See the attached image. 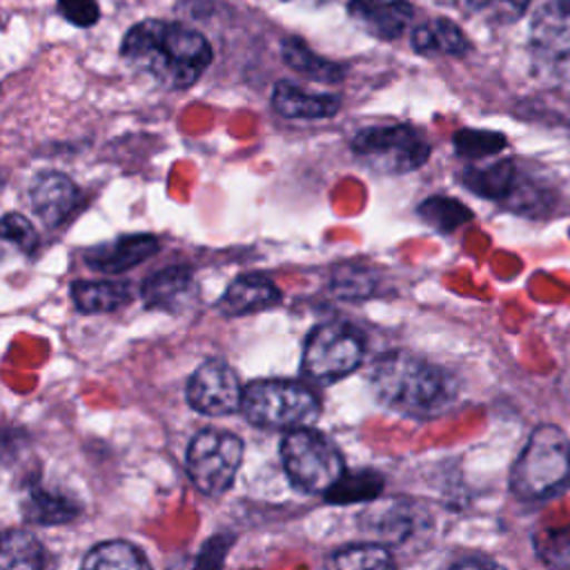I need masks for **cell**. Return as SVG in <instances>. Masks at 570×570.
<instances>
[{
	"mask_svg": "<svg viewBox=\"0 0 570 570\" xmlns=\"http://www.w3.org/2000/svg\"><path fill=\"white\" fill-rule=\"evenodd\" d=\"M454 147L459 156L465 158H481L494 154L505 147V138L497 131H481V129H461L454 134Z\"/></svg>",
	"mask_w": 570,
	"mask_h": 570,
	"instance_id": "f1b7e54d",
	"label": "cell"
},
{
	"mask_svg": "<svg viewBox=\"0 0 570 570\" xmlns=\"http://www.w3.org/2000/svg\"><path fill=\"white\" fill-rule=\"evenodd\" d=\"M532 546L550 570H570V525L537 530Z\"/></svg>",
	"mask_w": 570,
	"mask_h": 570,
	"instance_id": "4316f807",
	"label": "cell"
},
{
	"mask_svg": "<svg viewBox=\"0 0 570 570\" xmlns=\"http://www.w3.org/2000/svg\"><path fill=\"white\" fill-rule=\"evenodd\" d=\"M58 11L76 27H91L100 18L96 0H58Z\"/></svg>",
	"mask_w": 570,
	"mask_h": 570,
	"instance_id": "1f68e13d",
	"label": "cell"
},
{
	"mask_svg": "<svg viewBox=\"0 0 570 570\" xmlns=\"http://www.w3.org/2000/svg\"><path fill=\"white\" fill-rule=\"evenodd\" d=\"M365 356L363 334L341 321L316 325L303 345L301 372L314 383H334L354 372Z\"/></svg>",
	"mask_w": 570,
	"mask_h": 570,
	"instance_id": "5b68a950",
	"label": "cell"
},
{
	"mask_svg": "<svg viewBox=\"0 0 570 570\" xmlns=\"http://www.w3.org/2000/svg\"><path fill=\"white\" fill-rule=\"evenodd\" d=\"M80 570H151V566L134 543L114 539L94 546L85 554Z\"/></svg>",
	"mask_w": 570,
	"mask_h": 570,
	"instance_id": "ffe728a7",
	"label": "cell"
},
{
	"mask_svg": "<svg viewBox=\"0 0 570 570\" xmlns=\"http://www.w3.org/2000/svg\"><path fill=\"white\" fill-rule=\"evenodd\" d=\"M191 292H194V278H191V269L185 265L165 267L151 274L140 287L142 303L151 309H165V312L180 309L191 296Z\"/></svg>",
	"mask_w": 570,
	"mask_h": 570,
	"instance_id": "2e32d148",
	"label": "cell"
},
{
	"mask_svg": "<svg viewBox=\"0 0 570 570\" xmlns=\"http://www.w3.org/2000/svg\"><path fill=\"white\" fill-rule=\"evenodd\" d=\"M281 289L265 276L245 274L232 281L225 294L218 298V309L225 316H245L281 303Z\"/></svg>",
	"mask_w": 570,
	"mask_h": 570,
	"instance_id": "4fadbf2b",
	"label": "cell"
},
{
	"mask_svg": "<svg viewBox=\"0 0 570 570\" xmlns=\"http://www.w3.org/2000/svg\"><path fill=\"white\" fill-rule=\"evenodd\" d=\"M354 154L372 169L403 174L430 158V145L410 125H372L356 131Z\"/></svg>",
	"mask_w": 570,
	"mask_h": 570,
	"instance_id": "52a82bcc",
	"label": "cell"
},
{
	"mask_svg": "<svg viewBox=\"0 0 570 570\" xmlns=\"http://www.w3.org/2000/svg\"><path fill=\"white\" fill-rule=\"evenodd\" d=\"M334 292L341 298H358V296H370L372 285L370 276L363 274H350V276H336L334 278Z\"/></svg>",
	"mask_w": 570,
	"mask_h": 570,
	"instance_id": "d6a6232c",
	"label": "cell"
},
{
	"mask_svg": "<svg viewBox=\"0 0 570 570\" xmlns=\"http://www.w3.org/2000/svg\"><path fill=\"white\" fill-rule=\"evenodd\" d=\"M22 512H24V519L31 523L58 525L76 519L80 512V505L73 499H67L62 494H56L42 488H31L22 503Z\"/></svg>",
	"mask_w": 570,
	"mask_h": 570,
	"instance_id": "44dd1931",
	"label": "cell"
},
{
	"mask_svg": "<svg viewBox=\"0 0 570 570\" xmlns=\"http://www.w3.org/2000/svg\"><path fill=\"white\" fill-rule=\"evenodd\" d=\"M325 570H396L392 554L379 543H352L334 550Z\"/></svg>",
	"mask_w": 570,
	"mask_h": 570,
	"instance_id": "cb8c5ba5",
	"label": "cell"
},
{
	"mask_svg": "<svg viewBox=\"0 0 570 570\" xmlns=\"http://www.w3.org/2000/svg\"><path fill=\"white\" fill-rule=\"evenodd\" d=\"M370 383L385 407L407 416H430L450 399L448 376L407 352L381 354L372 365Z\"/></svg>",
	"mask_w": 570,
	"mask_h": 570,
	"instance_id": "7a4b0ae2",
	"label": "cell"
},
{
	"mask_svg": "<svg viewBox=\"0 0 570 570\" xmlns=\"http://www.w3.org/2000/svg\"><path fill=\"white\" fill-rule=\"evenodd\" d=\"M383 490V476L374 470H358V472H345L323 497L327 503H356V501H370L379 497Z\"/></svg>",
	"mask_w": 570,
	"mask_h": 570,
	"instance_id": "d4e9b609",
	"label": "cell"
},
{
	"mask_svg": "<svg viewBox=\"0 0 570 570\" xmlns=\"http://www.w3.org/2000/svg\"><path fill=\"white\" fill-rule=\"evenodd\" d=\"M530 0H465V7L472 16L490 24H510L519 20Z\"/></svg>",
	"mask_w": 570,
	"mask_h": 570,
	"instance_id": "83f0119b",
	"label": "cell"
},
{
	"mask_svg": "<svg viewBox=\"0 0 570 570\" xmlns=\"http://www.w3.org/2000/svg\"><path fill=\"white\" fill-rule=\"evenodd\" d=\"M80 200V189L76 187V183L53 169H45L40 174H36V178L31 180L29 187V203L33 214L47 225V227H56L60 225L71 209L78 205Z\"/></svg>",
	"mask_w": 570,
	"mask_h": 570,
	"instance_id": "30bf717a",
	"label": "cell"
},
{
	"mask_svg": "<svg viewBox=\"0 0 570 570\" xmlns=\"http://www.w3.org/2000/svg\"><path fill=\"white\" fill-rule=\"evenodd\" d=\"M245 419L269 430H301L312 425L321 414V401L312 387L287 379H261L245 387Z\"/></svg>",
	"mask_w": 570,
	"mask_h": 570,
	"instance_id": "277c9868",
	"label": "cell"
},
{
	"mask_svg": "<svg viewBox=\"0 0 570 570\" xmlns=\"http://www.w3.org/2000/svg\"><path fill=\"white\" fill-rule=\"evenodd\" d=\"M73 305L85 314L114 312L129 303V285L122 281H73L71 287Z\"/></svg>",
	"mask_w": 570,
	"mask_h": 570,
	"instance_id": "e0dca14e",
	"label": "cell"
},
{
	"mask_svg": "<svg viewBox=\"0 0 570 570\" xmlns=\"http://www.w3.org/2000/svg\"><path fill=\"white\" fill-rule=\"evenodd\" d=\"M510 485L525 501L550 499L570 485V439L559 425H539L530 434Z\"/></svg>",
	"mask_w": 570,
	"mask_h": 570,
	"instance_id": "3957f363",
	"label": "cell"
},
{
	"mask_svg": "<svg viewBox=\"0 0 570 570\" xmlns=\"http://www.w3.org/2000/svg\"><path fill=\"white\" fill-rule=\"evenodd\" d=\"M532 45L552 58L570 56V0H550L532 18Z\"/></svg>",
	"mask_w": 570,
	"mask_h": 570,
	"instance_id": "5bb4252c",
	"label": "cell"
},
{
	"mask_svg": "<svg viewBox=\"0 0 570 570\" xmlns=\"http://www.w3.org/2000/svg\"><path fill=\"white\" fill-rule=\"evenodd\" d=\"M2 236H4V240L18 245L24 252H31L38 240L33 225L22 214H7L2 218Z\"/></svg>",
	"mask_w": 570,
	"mask_h": 570,
	"instance_id": "4dcf8cb0",
	"label": "cell"
},
{
	"mask_svg": "<svg viewBox=\"0 0 570 570\" xmlns=\"http://www.w3.org/2000/svg\"><path fill=\"white\" fill-rule=\"evenodd\" d=\"M243 441L232 432L200 430L187 448L191 483L207 497L225 494L240 468Z\"/></svg>",
	"mask_w": 570,
	"mask_h": 570,
	"instance_id": "ba28073f",
	"label": "cell"
},
{
	"mask_svg": "<svg viewBox=\"0 0 570 570\" xmlns=\"http://www.w3.org/2000/svg\"><path fill=\"white\" fill-rule=\"evenodd\" d=\"M243 392L236 372L218 358L205 361L187 383L189 405L209 416L236 412L243 405Z\"/></svg>",
	"mask_w": 570,
	"mask_h": 570,
	"instance_id": "9c48e42d",
	"label": "cell"
},
{
	"mask_svg": "<svg viewBox=\"0 0 570 570\" xmlns=\"http://www.w3.org/2000/svg\"><path fill=\"white\" fill-rule=\"evenodd\" d=\"M281 56L285 60L287 67H292L294 71L312 78V80H321V82H338L343 80V76L347 73V69L338 62H332L318 53H314L305 40L289 36L283 40L281 45Z\"/></svg>",
	"mask_w": 570,
	"mask_h": 570,
	"instance_id": "d6986e66",
	"label": "cell"
},
{
	"mask_svg": "<svg viewBox=\"0 0 570 570\" xmlns=\"http://www.w3.org/2000/svg\"><path fill=\"white\" fill-rule=\"evenodd\" d=\"M450 570H503L499 563L490 561V559H483V557H470V559H463L459 563H454Z\"/></svg>",
	"mask_w": 570,
	"mask_h": 570,
	"instance_id": "836d02e7",
	"label": "cell"
},
{
	"mask_svg": "<svg viewBox=\"0 0 570 570\" xmlns=\"http://www.w3.org/2000/svg\"><path fill=\"white\" fill-rule=\"evenodd\" d=\"M416 212L423 218V223H428L430 227H434L439 232H452L472 218V212L465 205H461L459 200L448 198V196L425 198Z\"/></svg>",
	"mask_w": 570,
	"mask_h": 570,
	"instance_id": "484cf974",
	"label": "cell"
},
{
	"mask_svg": "<svg viewBox=\"0 0 570 570\" xmlns=\"http://www.w3.org/2000/svg\"><path fill=\"white\" fill-rule=\"evenodd\" d=\"M120 53L169 89L191 87L212 62V47L200 31L158 18L136 22L125 33Z\"/></svg>",
	"mask_w": 570,
	"mask_h": 570,
	"instance_id": "6da1fadb",
	"label": "cell"
},
{
	"mask_svg": "<svg viewBox=\"0 0 570 570\" xmlns=\"http://www.w3.org/2000/svg\"><path fill=\"white\" fill-rule=\"evenodd\" d=\"M468 189L483 198H508V194L514 191L517 171L514 165L508 160H499L485 167H468L461 176Z\"/></svg>",
	"mask_w": 570,
	"mask_h": 570,
	"instance_id": "603a6c76",
	"label": "cell"
},
{
	"mask_svg": "<svg viewBox=\"0 0 570 570\" xmlns=\"http://www.w3.org/2000/svg\"><path fill=\"white\" fill-rule=\"evenodd\" d=\"M160 243L151 234H127L116 238L114 243L98 245L87 252V265L102 274H120L142 263L145 258L158 252Z\"/></svg>",
	"mask_w": 570,
	"mask_h": 570,
	"instance_id": "8fae6325",
	"label": "cell"
},
{
	"mask_svg": "<svg viewBox=\"0 0 570 570\" xmlns=\"http://www.w3.org/2000/svg\"><path fill=\"white\" fill-rule=\"evenodd\" d=\"M281 459L289 481L305 492L325 494L345 474L341 452L312 428L287 432L281 443Z\"/></svg>",
	"mask_w": 570,
	"mask_h": 570,
	"instance_id": "8992f818",
	"label": "cell"
},
{
	"mask_svg": "<svg viewBox=\"0 0 570 570\" xmlns=\"http://www.w3.org/2000/svg\"><path fill=\"white\" fill-rule=\"evenodd\" d=\"M347 13L381 40H396L414 16L407 0H350Z\"/></svg>",
	"mask_w": 570,
	"mask_h": 570,
	"instance_id": "7c38bea8",
	"label": "cell"
},
{
	"mask_svg": "<svg viewBox=\"0 0 570 570\" xmlns=\"http://www.w3.org/2000/svg\"><path fill=\"white\" fill-rule=\"evenodd\" d=\"M232 541H234V537H229V534H214L212 539H207L203 543V548L198 550L191 570H223L225 554H227Z\"/></svg>",
	"mask_w": 570,
	"mask_h": 570,
	"instance_id": "f546056e",
	"label": "cell"
},
{
	"mask_svg": "<svg viewBox=\"0 0 570 570\" xmlns=\"http://www.w3.org/2000/svg\"><path fill=\"white\" fill-rule=\"evenodd\" d=\"M272 107L285 118H330L338 111L341 100L332 94H314L294 82L281 80L272 91Z\"/></svg>",
	"mask_w": 570,
	"mask_h": 570,
	"instance_id": "9a60e30c",
	"label": "cell"
},
{
	"mask_svg": "<svg viewBox=\"0 0 570 570\" xmlns=\"http://www.w3.org/2000/svg\"><path fill=\"white\" fill-rule=\"evenodd\" d=\"M42 543L24 530H7L0 548V570H45Z\"/></svg>",
	"mask_w": 570,
	"mask_h": 570,
	"instance_id": "7402d4cb",
	"label": "cell"
},
{
	"mask_svg": "<svg viewBox=\"0 0 570 570\" xmlns=\"http://www.w3.org/2000/svg\"><path fill=\"white\" fill-rule=\"evenodd\" d=\"M412 47L419 53L463 56L470 49L465 33L448 18H432L412 31Z\"/></svg>",
	"mask_w": 570,
	"mask_h": 570,
	"instance_id": "ac0fdd59",
	"label": "cell"
}]
</instances>
